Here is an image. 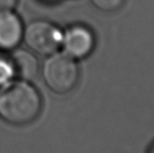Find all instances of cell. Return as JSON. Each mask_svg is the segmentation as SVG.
<instances>
[{
  "label": "cell",
  "instance_id": "3957f363",
  "mask_svg": "<svg viewBox=\"0 0 154 153\" xmlns=\"http://www.w3.org/2000/svg\"><path fill=\"white\" fill-rule=\"evenodd\" d=\"M63 34L54 23L47 21H33L23 29V41L31 52L48 57L58 52L62 46Z\"/></svg>",
  "mask_w": 154,
  "mask_h": 153
},
{
  "label": "cell",
  "instance_id": "30bf717a",
  "mask_svg": "<svg viewBox=\"0 0 154 153\" xmlns=\"http://www.w3.org/2000/svg\"><path fill=\"white\" fill-rule=\"evenodd\" d=\"M151 153H154V149H153V150H152V152H151Z\"/></svg>",
  "mask_w": 154,
  "mask_h": 153
},
{
  "label": "cell",
  "instance_id": "277c9868",
  "mask_svg": "<svg viewBox=\"0 0 154 153\" xmlns=\"http://www.w3.org/2000/svg\"><path fill=\"white\" fill-rule=\"evenodd\" d=\"M62 46L64 53L70 56L71 58H86L94 49V34L85 26H72L63 34Z\"/></svg>",
  "mask_w": 154,
  "mask_h": 153
},
{
  "label": "cell",
  "instance_id": "8992f818",
  "mask_svg": "<svg viewBox=\"0 0 154 153\" xmlns=\"http://www.w3.org/2000/svg\"><path fill=\"white\" fill-rule=\"evenodd\" d=\"M10 60L13 63L15 73L21 79L31 80L38 72V60L31 51L16 48L12 51Z\"/></svg>",
  "mask_w": 154,
  "mask_h": 153
},
{
  "label": "cell",
  "instance_id": "6da1fadb",
  "mask_svg": "<svg viewBox=\"0 0 154 153\" xmlns=\"http://www.w3.org/2000/svg\"><path fill=\"white\" fill-rule=\"evenodd\" d=\"M41 107L40 94L26 80L12 79L0 87V117L8 123H30L39 115Z\"/></svg>",
  "mask_w": 154,
  "mask_h": 153
},
{
  "label": "cell",
  "instance_id": "7a4b0ae2",
  "mask_svg": "<svg viewBox=\"0 0 154 153\" xmlns=\"http://www.w3.org/2000/svg\"><path fill=\"white\" fill-rule=\"evenodd\" d=\"M44 82L49 89L58 94H66L76 86L79 69L73 58L66 53H56L48 56L42 66Z\"/></svg>",
  "mask_w": 154,
  "mask_h": 153
},
{
  "label": "cell",
  "instance_id": "9c48e42d",
  "mask_svg": "<svg viewBox=\"0 0 154 153\" xmlns=\"http://www.w3.org/2000/svg\"><path fill=\"white\" fill-rule=\"evenodd\" d=\"M18 0H0V12L13 10L17 5Z\"/></svg>",
  "mask_w": 154,
  "mask_h": 153
},
{
  "label": "cell",
  "instance_id": "ba28073f",
  "mask_svg": "<svg viewBox=\"0 0 154 153\" xmlns=\"http://www.w3.org/2000/svg\"><path fill=\"white\" fill-rule=\"evenodd\" d=\"M93 4L99 9L106 12L115 11L121 7L124 0H92Z\"/></svg>",
  "mask_w": 154,
  "mask_h": 153
},
{
  "label": "cell",
  "instance_id": "52a82bcc",
  "mask_svg": "<svg viewBox=\"0 0 154 153\" xmlns=\"http://www.w3.org/2000/svg\"><path fill=\"white\" fill-rule=\"evenodd\" d=\"M15 76V69L10 58L0 56V87L14 79Z\"/></svg>",
  "mask_w": 154,
  "mask_h": 153
},
{
  "label": "cell",
  "instance_id": "5b68a950",
  "mask_svg": "<svg viewBox=\"0 0 154 153\" xmlns=\"http://www.w3.org/2000/svg\"><path fill=\"white\" fill-rule=\"evenodd\" d=\"M23 23L13 10L0 12V50L13 51L21 44Z\"/></svg>",
  "mask_w": 154,
  "mask_h": 153
}]
</instances>
